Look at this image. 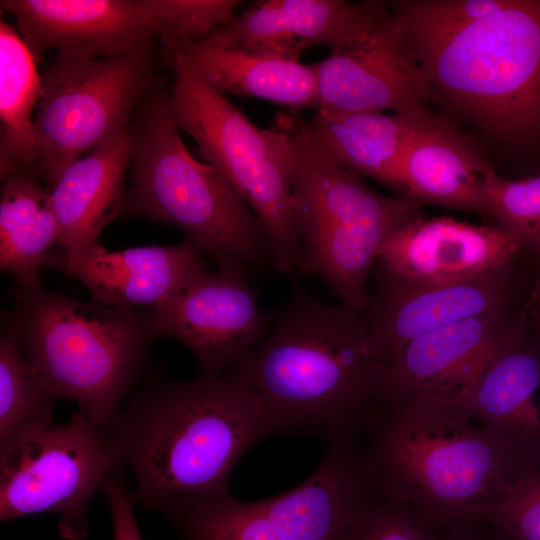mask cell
Listing matches in <instances>:
<instances>
[{"instance_id":"obj_24","label":"cell","mask_w":540,"mask_h":540,"mask_svg":"<svg viewBox=\"0 0 540 540\" xmlns=\"http://www.w3.org/2000/svg\"><path fill=\"white\" fill-rule=\"evenodd\" d=\"M527 325L451 403L540 453V341Z\"/></svg>"},{"instance_id":"obj_20","label":"cell","mask_w":540,"mask_h":540,"mask_svg":"<svg viewBox=\"0 0 540 540\" xmlns=\"http://www.w3.org/2000/svg\"><path fill=\"white\" fill-rule=\"evenodd\" d=\"M493 172L475 141L432 112L403 157L399 195L488 219L485 186Z\"/></svg>"},{"instance_id":"obj_16","label":"cell","mask_w":540,"mask_h":540,"mask_svg":"<svg viewBox=\"0 0 540 540\" xmlns=\"http://www.w3.org/2000/svg\"><path fill=\"white\" fill-rule=\"evenodd\" d=\"M526 322L525 310L508 307L413 340L390 369L389 406L456 401Z\"/></svg>"},{"instance_id":"obj_14","label":"cell","mask_w":540,"mask_h":540,"mask_svg":"<svg viewBox=\"0 0 540 540\" xmlns=\"http://www.w3.org/2000/svg\"><path fill=\"white\" fill-rule=\"evenodd\" d=\"M245 268L206 264L154 306L156 337L171 336L198 360L202 373L220 374L264 336L268 315L245 275Z\"/></svg>"},{"instance_id":"obj_3","label":"cell","mask_w":540,"mask_h":540,"mask_svg":"<svg viewBox=\"0 0 540 540\" xmlns=\"http://www.w3.org/2000/svg\"><path fill=\"white\" fill-rule=\"evenodd\" d=\"M383 491L437 521H472L540 467V453L451 402L390 407L369 436Z\"/></svg>"},{"instance_id":"obj_28","label":"cell","mask_w":540,"mask_h":540,"mask_svg":"<svg viewBox=\"0 0 540 540\" xmlns=\"http://www.w3.org/2000/svg\"><path fill=\"white\" fill-rule=\"evenodd\" d=\"M488 219L517 239L524 249L540 241V175L520 180L495 171L485 186Z\"/></svg>"},{"instance_id":"obj_21","label":"cell","mask_w":540,"mask_h":540,"mask_svg":"<svg viewBox=\"0 0 540 540\" xmlns=\"http://www.w3.org/2000/svg\"><path fill=\"white\" fill-rule=\"evenodd\" d=\"M429 108L406 112L315 110L298 118L307 138L338 166L375 179L400 194V167L412 139L428 119Z\"/></svg>"},{"instance_id":"obj_33","label":"cell","mask_w":540,"mask_h":540,"mask_svg":"<svg viewBox=\"0 0 540 540\" xmlns=\"http://www.w3.org/2000/svg\"><path fill=\"white\" fill-rule=\"evenodd\" d=\"M525 311L532 329L540 341V279H538L529 292Z\"/></svg>"},{"instance_id":"obj_15","label":"cell","mask_w":540,"mask_h":540,"mask_svg":"<svg viewBox=\"0 0 540 540\" xmlns=\"http://www.w3.org/2000/svg\"><path fill=\"white\" fill-rule=\"evenodd\" d=\"M514 264L452 283L421 284L378 266L365 310L373 351L391 369L413 340L448 325L511 307Z\"/></svg>"},{"instance_id":"obj_31","label":"cell","mask_w":540,"mask_h":540,"mask_svg":"<svg viewBox=\"0 0 540 540\" xmlns=\"http://www.w3.org/2000/svg\"><path fill=\"white\" fill-rule=\"evenodd\" d=\"M106 496L113 524V540H143L139 530L135 501L119 480L109 477L101 489Z\"/></svg>"},{"instance_id":"obj_6","label":"cell","mask_w":540,"mask_h":540,"mask_svg":"<svg viewBox=\"0 0 540 540\" xmlns=\"http://www.w3.org/2000/svg\"><path fill=\"white\" fill-rule=\"evenodd\" d=\"M5 318L48 386L103 429L123 406L156 337L151 311L80 301L43 287L21 292Z\"/></svg>"},{"instance_id":"obj_22","label":"cell","mask_w":540,"mask_h":540,"mask_svg":"<svg viewBox=\"0 0 540 540\" xmlns=\"http://www.w3.org/2000/svg\"><path fill=\"white\" fill-rule=\"evenodd\" d=\"M129 163L126 129L63 171L49 190L59 227L61 255L72 256L99 242L103 228L122 212Z\"/></svg>"},{"instance_id":"obj_4","label":"cell","mask_w":540,"mask_h":540,"mask_svg":"<svg viewBox=\"0 0 540 540\" xmlns=\"http://www.w3.org/2000/svg\"><path fill=\"white\" fill-rule=\"evenodd\" d=\"M394 15L437 102L503 145L540 142V0L451 28Z\"/></svg>"},{"instance_id":"obj_1","label":"cell","mask_w":540,"mask_h":540,"mask_svg":"<svg viewBox=\"0 0 540 540\" xmlns=\"http://www.w3.org/2000/svg\"><path fill=\"white\" fill-rule=\"evenodd\" d=\"M224 373L260 397L275 432L368 436L390 408V367L371 347L365 311L325 304L299 283Z\"/></svg>"},{"instance_id":"obj_17","label":"cell","mask_w":540,"mask_h":540,"mask_svg":"<svg viewBox=\"0 0 540 540\" xmlns=\"http://www.w3.org/2000/svg\"><path fill=\"white\" fill-rule=\"evenodd\" d=\"M522 251V244L496 225L424 215L392 232L376 261L400 279L443 284L512 265Z\"/></svg>"},{"instance_id":"obj_2","label":"cell","mask_w":540,"mask_h":540,"mask_svg":"<svg viewBox=\"0 0 540 540\" xmlns=\"http://www.w3.org/2000/svg\"><path fill=\"white\" fill-rule=\"evenodd\" d=\"M112 465L149 510L182 496L229 494L240 458L275 433L260 397L229 373L146 384L104 428Z\"/></svg>"},{"instance_id":"obj_13","label":"cell","mask_w":540,"mask_h":540,"mask_svg":"<svg viewBox=\"0 0 540 540\" xmlns=\"http://www.w3.org/2000/svg\"><path fill=\"white\" fill-rule=\"evenodd\" d=\"M316 71V110L406 112L437 102L386 1L353 40L316 62Z\"/></svg>"},{"instance_id":"obj_19","label":"cell","mask_w":540,"mask_h":540,"mask_svg":"<svg viewBox=\"0 0 540 540\" xmlns=\"http://www.w3.org/2000/svg\"><path fill=\"white\" fill-rule=\"evenodd\" d=\"M48 265L79 280L93 301L116 307L157 305L205 265L189 240L175 246L109 251L100 242L72 256L53 254Z\"/></svg>"},{"instance_id":"obj_29","label":"cell","mask_w":540,"mask_h":540,"mask_svg":"<svg viewBox=\"0 0 540 540\" xmlns=\"http://www.w3.org/2000/svg\"><path fill=\"white\" fill-rule=\"evenodd\" d=\"M347 540H439L438 523L384 492L358 518Z\"/></svg>"},{"instance_id":"obj_32","label":"cell","mask_w":540,"mask_h":540,"mask_svg":"<svg viewBox=\"0 0 540 540\" xmlns=\"http://www.w3.org/2000/svg\"><path fill=\"white\" fill-rule=\"evenodd\" d=\"M437 523L439 540H513L498 527L484 521H437Z\"/></svg>"},{"instance_id":"obj_7","label":"cell","mask_w":540,"mask_h":540,"mask_svg":"<svg viewBox=\"0 0 540 540\" xmlns=\"http://www.w3.org/2000/svg\"><path fill=\"white\" fill-rule=\"evenodd\" d=\"M292 152V211L300 239L299 270L320 279L342 305L365 311L368 278L383 241L424 216L406 196L373 191L362 176L338 166L305 135L299 116L277 117Z\"/></svg>"},{"instance_id":"obj_10","label":"cell","mask_w":540,"mask_h":540,"mask_svg":"<svg viewBox=\"0 0 540 540\" xmlns=\"http://www.w3.org/2000/svg\"><path fill=\"white\" fill-rule=\"evenodd\" d=\"M34 118L39 176L51 190L63 171L116 133L158 87L152 41L112 57L56 55L41 75Z\"/></svg>"},{"instance_id":"obj_11","label":"cell","mask_w":540,"mask_h":540,"mask_svg":"<svg viewBox=\"0 0 540 540\" xmlns=\"http://www.w3.org/2000/svg\"><path fill=\"white\" fill-rule=\"evenodd\" d=\"M37 58L58 54L95 59L161 41L204 39L235 16L236 0H1Z\"/></svg>"},{"instance_id":"obj_12","label":"cell","mask_w":540,"mask_h":540,"mask_svg":"<svg viewBox=\"0 0 540 540\" xmlns=\"http://www.w3.org/2000/svg\"><path fill=\"white\" fill-rule=\"evenodd\" d=\"M113 469L104 429L77 410L0 454V520L52 512L61 537L83 539L90 503Z\"/></svg>"},{"instance_id":"obj_30","label":"cell","mask_w":540,"mask_h":540,"mask_svg":"<svg viewBox=\"0 0 540 540\" xmlns=\"http://www.w3.org/2000/svg\"><path fill=\"white\" fill-rule=\"evenodd\" d=\"M472 521L488 522L513 540H540V467L501 503Z\"/></svg>"},{"instance_id":"obj_5","label":"cell","mask_w":540,"mask_h":540,"mask_svg":"<svg viewBox=\"0 0 540 540\" xmlns=\"http://www.w3.org/2000/svg\"><path fill=\"white\" fill-rule=\"evenodd\" d=\"M128 135L133 173L122 213L178 227L218 265L272 263L255 213L218 169L184 145L169 92L155 88L133 115Z\"/></svg>"},{"instance_id":"obj_34","label":"cell","mask_w":540,"mask_h":540,"mask_svg":"<svg viewBox=\"0 0 540 540\" xmlns=\"http://www.w3.org/2000/svg\"><path fill=\"white\" fill-rule=\"evenodd\" d=\"M525 251L531 254L533 259L536 261L538 267L540 268V241L526 248Z\"/></svg>"},{"instance_id":"obj_25","label":"cell","mask_w":540,"mask_h":540,"mask_svg":"<svg viewBox=\"0 0 540 540\" xmlns=\"http://www.w3.org/2000/svg\"><path fill=\"white\" fill-rule=\"evenodd\" d=\"M1 182L0 268L14 276L21 292L40 289L39 272L59 245L50 191L28 175Z\"/></svg>"},{"instance_id":"obj_23","label":"cell","mask_w":540,"mask_h":540,"mask_svg":"<svg viewBox=\"0 0 540 540\" xmlns=\"http://www.w3.org/2000/svg\"><path fill=\"white\" fill-rule=\"evenodd\" d=\"M161 44L221 94L259 98L285 106L295 115L318 107L316 63L305 65L300 61L219 47L203 40H169Z\"/></svg>"},{"instance_id":"obj_27","label":"cell","mask_w":540,"mask_h":540,"mask_svg":"<svg viewBox=\"0 0 540 540\" xmlns=\"http://www.w3.org/2000/svg\"><path fill=\"white\" fill-rule=\"evenodd\" d=\"M59 399L27 358L5 318L0 336V454L53 424Z\"/></svg>"},{"instance_id":"obj_8","label":"cell","mask_w":540,"mask_h":540,"mask_svg":"<svg viewBox=\"0 0 540 540\" xmlns=\"http://www.w3.org/2000/svg\"><path fill=\"white\" fill-rule=\"evenodd\" d=\"M326 442L316 471L286 493L256 502L182 496L159 510L181 540H347L383 491L364 441Z\"/></svg>"},{"instance_id":"obj_26","label":"cell","mask_w":540,"mask_h":540,"mask_svg":"<svg viewBox=\"0 0 540 540\" xmlns=\"http://www.w3.org/2000/svg\"><path fill=\"white\" fill-rule=\"evenodd\" d=\"M42 89L41 75L18 30L0 21V176L39 178V153L32 112Z\"/></svg>"},{"instance_id":"obj_18","label":"cell","mask_w":540,"mask_h":540,"mask_svg":"<svg viewBox=\"0 0 540 540\" xmlns=\"http://www.w3.org/2000/svg\"><path fill=\"white\" fill-rule=\"evenodd\" d=\"M380 1H257L201 39L219 47L299 61L311 46L336 51L371 21Z\"/></svg>"},{"instance_id":"obj_9","label":"cell","mask_w":540,"mask_h":540,"mask_svg":"<svg viewBox=\"0 0 540 540\" xmlns=\"http://www.w3.org/2000/svg\"><path fill=\"white\" fill-rule=\"evenodd\" d=\"M171 69L172 117L198 144L207 163L234 186L261 222L274 268L283 274L299 269L302 249L292 211L293 159L289 136L277 118L271 128H259L219 93L161 46Z\"/></svg>"}]
</instances>
